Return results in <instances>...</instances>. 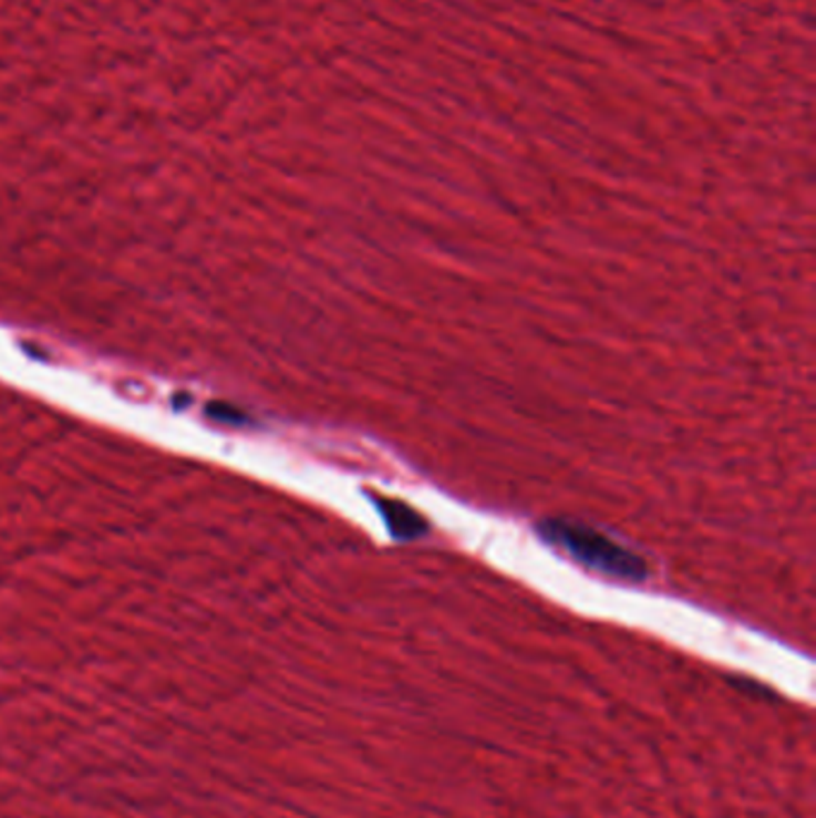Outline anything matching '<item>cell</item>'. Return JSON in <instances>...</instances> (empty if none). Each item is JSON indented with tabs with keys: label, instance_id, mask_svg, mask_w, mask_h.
I'll return each instance as SVG.
<instances>
[{
	"label": "cell",
	"instance_id": "6da1fadb",
	"mask_svg": "<svg viewBox=\"0 0 816 818\" xmlns=\"http://www.w3.org/2000/svg\"><path fill=\"white\" fill-rule=\"evenodd\" d=\"M539 534L551 546L562 548L575 560L601 574L628 579V582H644L649 577L647 562L640 556L589 527L566 522V519H546L539 525Z\"/></svg>",
	"mask_w": 816,
	"mask_h": 818
},
{
	"label": "cell",
	"instance_id": "7a4b0ae2",
	"mask_svg": "<svg viewBox=\"0 0 816 818\" xmlns=\"http://www.w3.org/2000/svg\"><path fill=\"white\" fill-rule=\"evenodd\" d=\"M374 503L385 527H389V531L397 541H417L428 531V522L422 517V512L410 508L407 503L383 496H376Z\"/></svg>",
	"mask_w": 816,
	"mask_h": 818
}]
</instances>
